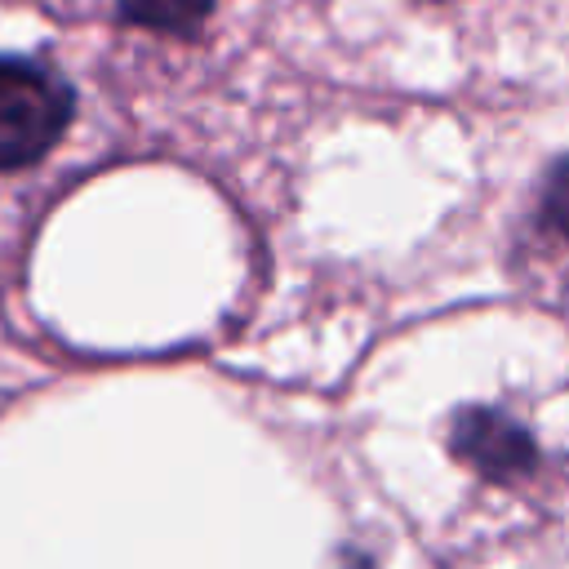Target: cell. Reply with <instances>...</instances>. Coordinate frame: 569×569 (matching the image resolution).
<instances>
[{
  "mask_svg": "<svg viewBox=\"0 0 569 569\" xmlns=\"http://www.w3.org/2000/svg\"><path fill=\"white\" fill-rule=\"evenodd\" d=\"M449 453L489 485H516L538 471V440L533 431L493 409V405H462L449 422Z\"/></svg>",
  "mask_w": 569,
  "mask_h": 569,
  "instance_id": "cell-2",
  "label": "cell"
},
{
  "mask_svg": "<svg viewBox=\"0 0 569 569\" xmlns=\"http://www.w3.org/2000/svg\"><path fill=\"white\" fill-rule=\"evenodd\" d=\"M120 13L138 27L151 31H169V36H191L204 27L213 0H116Z\"/></svg>",
  "mask_w": 569,
  "mask_h": 569,
  "instance_id": "cell-3",
  "label": "cell"
},
{
  "mask_svg": "<svg viewBox=\"0 0 569 569\" xmlns=\"http://www.w3.org/2000/svg\"><path fill=\"white\" fill-rule=\"evenodd\" d=\"M76 111V93L44 62L0 53V169L36 164L58 147Z\"/></svg>",
  "mask_w": 569,
  "mask_h": 569,
  "instance_id": "cell-1",
  "label": "cell"
},
{
  "mask_svg": "<svg viewBox=\"0 0 569 569\" xmlns=\"http://www.w3.org/2000/svg\"><path fill=\"white\" fill-rule=\"evenodd\" d=\"M538 222L547 231H556L560 240H569V156L547 173V187L538 200Z\"/></svg>",
  "mask_w": 569,
  "mask_h": 569,
  "instance_id": "cell-4",
  "label": "cell"
}]
</instances>
